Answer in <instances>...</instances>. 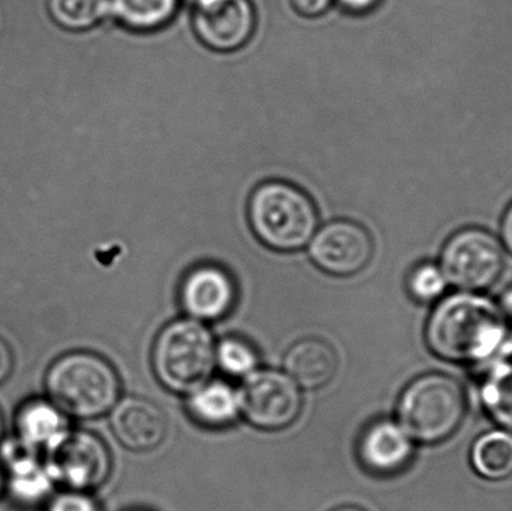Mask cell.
<instances>
[{
	"label": "cell",
	"instance_id": "cell-22",
	"mask_svg": "<svg viewBox=\"0 0 512 511\" xmlns=\"http://www.w3.org/2000/svg\"><path fill=\"white\" fill-rule=\"evenodd\" d=\"M216 363L233 377H248L256 371L258 356L248 342L228 338L216 347Z\"/></svg>",
	"mask_w": 512,
	"mask_h": 511
},
{
	"label": "cell",
	"instance_id": "cell-24",
	"mask_svg": "<svg viewBox=\"0 0 512 511\" xmlns=\"http://www.w3.org/2000/svg\"><path fill=\"white\" fill-rule=\"evenodd\" d=\"M47 511H99L95 501L86 492L66 491L54 497Z\"/></svg>",
	"mask_w": 512,
	"mask_h": 511
},
{
	"label": "cell",
	"instance_id": "cell-30",
	"mask_svg": "<svg viewBox=\"0 0 512 511\" xmlns=\"http://www.w3.org/2000/svg\"><path fill=\"white\" fill-rule=\"evenodd\" d=\"M5 491V474H3L2 467H0V495Z\"/></svg>",
	"mask_w": 512,
	"mask_h": 511
},
{
	"label": "cell",
	"instance_id": "cell-1",
	"mask_svg": "<svg viewBox=\"0 0 512 511\" xmlns=\"http://www.w3.org/2000/svg\"><path fill=\"white\" fill-rule=\"evenodd\" d=\"M426 341L433 354L448 362H486L507 341V323L492 300L463 291L435 306Z\"/></svg>",
	"mask_w": 512,
	"mask_h": 511
},
{
	"label": "cell",
	"instance_id": "cell-16",
	"mask_svg": "<svg viewBox=\"0 0 512 511\" xmlns=\"http://www.w3.org/2000/svg\"><path fill=\"white\" fill-rule=\"evenodd\" d=\"M18 440L30 449H47L68 431L65 414L48 399H33L18 410L15 417Z\"/></svg>",
	"mask_w": 512,
	"mask_h": 511
},
{
	"label": "cell",
	"instance_id": "cell-17",
	"mask_svg": "<svg viewBox=\"0 0 512 511\" xmlns=\"http://www.w3.org/2000/svg\"><path fill=\"white\" fill-rule=\"evenodd\" d=\"M191 416L209 428H224L240 416L239 392L221 381L203 384L188 401Z\"/></svg>",
	"mask_w": 512,
	"mask_h": 511
},
{
	"label": "cell",
	"instance_id": "cell-15",
	"mask_svg": "<svg viewBox=\"0 0 512 511\" xmlns=\"http://www.w3.org/2000/svg\"><path fill=\"white\" fill-rule=\"evenodd\" d=\"M286 375L307 390L327 386L339 368V357L328 342L309 338L289 348L283 360Z\"/></svg>",
	"mask_w": 512,
	"mask_h": 511
},
{
	"label": "cell",
	"instance_id": "cell-18",
	"mask_svg": "<svg viewBox=\"0 0 512 511\" xmlns=\"http://www.w3.org/2000/svg\"><path fill=\"white\" fill-rule=\"evenodd\" d=\"M475 473L490 482H502L512 476V432L495 429L477 438L471 450Z\"/></svg>",
	"mask_w": 512,
	"mask_h": 511
},
{
	"label": "cell",
	"instance_id": "cell-3",
	"mask_svg": "<svg viewBox=\"0 0 512 511\" xmlns=\"http://www.w3.org/2000/svg\"><path fill=\"white\" fill-rule=\"evenodd\" d=\"M249 222L262 245L294 252L318 230V212L306 192L282 180L262 183L249 200Z\"/></svg>",
	"mask_w": 512,
	"mask_h": 511
},
{
	"label": "cell",
	"instance_id": "cell-32",
	"mask_svg": "<svg viewBox=\"0 0 512 511\" xmlns=\"http://www.w3.org/2000/svg\"><path fill=\"white\" fill-rule=\"evenodd\" d=\"M2 434H3V419H2V413H0V440H2Z\"/></svg>",
	"mask_w": 512,
	"mask_h": 511
},
{
	"label": "cell",
	"instance_id": "cell-10",
	"mask_svg": "<svg viewBox=\"0 0 512 511\" xmlns=\"http://www.w3.org/2000/svg\"><path fill=\"white\" fill-rule=\"evenodd\" d=\"M195 33L215 51H236L254 35L256 18L251 0H195Z\"/></svg>",
	"mask_w": 512,
	"mask_h": 511
},
{
	"label": "cell",
	"instance_id": "cell-21",
	"mask_svg": "<svg viewBox=\"0 0 512 511\" xmlns=\"http://www.w3.org/2000/svg\"><path fill=\"white\" fill-rule=\"evenodd\" d=\"M48 12L63 29L81 32L110 12V0H48Z\"/></svg>",
	"mask_w": 512,
	"mask_h": 511
},
{
	"label": "cell",
	"instance_id": "cell-20",
	"mask_svg": "<svg viewBox=\"0 0 512 511\" xmlns=\"http://www.w3.org/2000/svg\"><path fill=\"white\" fill-rule=\"evenodd\" d=\"M484 410L501 428L512 432V362L493 366L481 386Z\"/></svg>",
	"mask_w": 512,
	"mask_h": 511
},
{
	"label": "cell",
	"instance_id": "cell-8",
	"mask_svg": "<svg viewBox=\"0 0 512 511\" xmlns=\"http://www.w3.org/2000/svg\"><path fill=\"white\" fill-rule=\"evenodd\" d=\"M240 413L255 428L279 431L297 420L301 395L297 384L279 371H255L239 392Z\"/></svg>",
	"mask_w": 512,
	"mask_h": 511
},
{
	"label": "cell",
	"instance_id": "cell-23",
	"mask_svg": "<svg viewBox=\"0 0 512 511\" xmlns=\"http://www.w3.org/2000/svg\"><path fill=\"white\" fill-rule=\"evenodd\" d=\"M447 285L448 281L441 266L433 263H423L415 267L408 279L409 293L421 303H432L441 299Z\"/></svg>",
	"mask_w": 512,
	"mask_h": 511
},
{
	"label": "cell",
	"instance_id": "cell-28",
	"mask_svg": "<svg viewBox=\"0 0 512 511\" xmlns=\"http://www.w3.org/2000/svg\"><path fill=\"white\" fill-rule=\"evenodd\" d=\"M502 240H504L505 248L512 254V204L505 212L504 219H502L501 227Z\"/></svg>",
	"mask_w": 512,
	"mask_h": 511
},
{
	"label": "cell",
	"instance_id": "cell-27",
	"mask_svg": "<svg viewBox=\"0 0 512 511\" xmlns=\"http://www.w3.org/2000/svg\"><path fill=\"white\" fill-rule=\"evenodd\" d=\"M337 2L346 11L354 12V14H364V12L372 11L381 0H337Z\"/></svg>",
	"mask_w": 512,
	"mask_h": 511
},
{
	"label": "cell",
	"instance_id": "cell-25",
	"mask_svg": "<svg viewBox=\"0 0 512 511\" xmlns=\"http://www.w3.org/2000/svg\"><path fill=\"white\" fill-rule=\"evenodd\" d=\"M298 14L307 18L321 17L333 5V0H291Z\"/></svg>",
	"mask_w": 512,
	"mask_h": 511
},
{
	"label": "cell",
	"instance_id": "cell-19",
	"mask_svg": "<svg viewBox=\"0 0 512 511\" xmlns=\"http://www.w3.org/2000/svg\"><path fill=\"white\" fill-rule=\"evenodd\" d=\"M179 0H110V12L128 29L152 32L176 14Z\"/></svg>",
	"mask_w": 512,
	"mask_h": 511
},
{
	"label": "cell",
	"instance_id": "cell-4",
	"mask_svg": "<svg viewBox=\"0 0 512 511\" xmlns=\"http://www.w3.org/2000/svg\"><path fill=\"white\" fill-rule=\"evenodd\" d=\"M466 413L468 399L462 384L436 372L409 383L397 405L400 426L412 440L423 444H438L453 437Z\"/></svg>",
	"mask_w": 512,
	"mask_h": 511
},
{
	"label": "cell",
	"instance_id": "cell-7",
	"mask_svg": "<svg viewBox=\"0 0 512 511\" xmlns=\"http://www.w3.org/2000/svg\"><path fill=\"white\" fill-rule=\"evenodd\" d=\"M45 470L69 491L99 488L110 476L111 456L101 438L86 431H68L45 449Z\"/></svg>",
	"mask_w": 512,
	"mask_h": 511
},
{
	"label": "cell",
	"instance_id": "cell-33",
	"mask_svg": "<svg viewBox=\"0 0 512 511\" xmlns=\"http://www.w3.org/2000/svg\"><path fill=\"white\" fill-rule=\"evenodd\" d=\"M510 344H511L510 347H511V350H512V336L510 338Z\"/></svg>",
	"mask_w": 512,
	"mask_h": 511
},
{
	"label": "cell",
	"instance_id": "cell-14",
	"mask_svg": "<svg viewBox=\"0 0 512 511\" xmlns=\"http://www.w3.org/2000/svg\"><path fill=\"white\" fill-rule=\"evenodd\" d=\"M2 452L6 468L5 488L12 498L23 506H35L47 500L54 482L44 464L36 458L35 450L17 438V441L5 444Z\"/></svg>",
	"mask_w": 512,
	"mask_h": 511
},
{
	"label": "cell",
	"instance_id": "cell-12",
	"mask_svg": "<svg viewBox=\"0 0 512 511\" xmlns=\"http://www.w3.org/2000/svg\"><path fill=\"white\" fill-rule=\"evenodd\" d=\"M111 429L132 452L156 449L167 435V419L158 405L143 398H125L111 410Z\"/></svg>",
	"mask_w": 512,
	"mask_h": 511
},
{
	"label": "cell",
	"instance_id": "cell-11",
	"mask_svg": "<svg viewBox=\"0 0 512 511\" xmlns=\"http://www.w3.org/2000/svg\"><path fill=\"white\" fill-rule=\"evenodd\" d=\"M237 299L233 276L216 264L194 267L183 279L180 302L192 320L215 321L230 314Z\"/></svg>",
	"mask_w": 512,
	"mask_h": 511
},
{
	"label": "cell",
	"instance_id": "cell-26",
	"mask_svg": "<svg viewBox=\"0 0 512 511\" xmlns=\"http://www.w3.org/2000/svg\"><path fill=\"white\" fill-rule=\"evenodd\" d=\"M14 366V356H12L9 345L0 338V384L8 380Z\"/></svg>",
	"mask_w": 512,
	"mask_h": 511
},
{
	"label": "cell",
	"instance_id": "cell-5",
	"mask_svg": "<svg viewBox=\"0 0 512 511\" xmlns=\"http://www.w3.org/2000/svg\"><path fill=\"white\" fill-rule=\"evenodd\" d=\"M216 365L212 333L201 321L186 318L162 329L153 347V369L171 392L189 393L207 383Z\"/></svg>",
	"mask_w": 512,
	"mask_h": 511
},
{
	"label": "cell",
	"instance_id": "cell-29",
	"mask_svg": "<svg viewBox=\"0 0 512 511\" xmlns=\"http://www.w3.org/2000/svg\"><path fill=\"white\" fill-rule=\"evenodd\" d=\"M498 306L505 318H512V287L504 291Z\"/></svg>",
	"mask_w": 512,
	"mask_h": 511
},
{
	"label": "cell",
	"instance_id": "cell-2",
	"mask_svg": "<svg viewBox=\"0 0 512 511\" xmlns=\"http://www.w3.org/2000/svg\"><path fill=\"white\" fill-rule=\"evenodd\" d=\"M48 401L65 416L96 419L119 402L116 369L95 353L74 351L54 360L45 374Z\"/></svg>",
	"mask_w": 512,
	"mask_h": 511
},
{
	"label": "cell",
	"instance_id": "cell-6",
	"mask_svg": "<svg viewBox=\"0 0 512 511\" xmlns=\"http://www.w3.org/2000/svg\"><path fill=\"white\" fill-rule=\"evenodd\" d=\"M441 269L448 284L462 291L478 293L498 281L504 270V251L489 231L466 228L445 243Z\"/></svg>",
	"mask_w": 512,
	"mask_h": 511
},
{
	"label": "cell",
	"instance_id": "cell-9",
	"mask_svg": "<svg viewBox=\"0 0 512 511\" xmlns=\"http://www.w3.org/2000/svg\"><path fill=\"white\" fill-rule=\"evenodd\" d=\"M310 258L328 275L352 276L372 260L373 242L366 228L357 222H328L316 230L309 243Z\"/></svg>",
	"mask_w": 512,
	"mask_h": 511
},
{
	"label": "cell",
	"instance_id": "cell-13",
	"mask_svg": "<svg viewBox=\"0 0 512 511\" xmlns=\"http://www.w3.org/2000/svg\"><path fill=\"white\" fill-rule=\"evenodd\" d=\"M414 456V440L393 420H378L364 431L360 458L364 467L381 476L400 473Z\"/></svg>",
	"mask_w": 512,
	"mask_h": 511
},
{
	"label": "cell",
	"instance_id": "cell-31",
	"mask_svg": "<svg viewBox=\"0 0 512 511\" xmlns=\"http://www.w3.org/2000/svg\"><path fill=\"white\" fill-rule=\"evenodd\" d=\"M333 511H364V510H361V509H358V507H340V509H336V510H333Z\"/></svg>",
	"mask_w": 512,
	"mask_h": 511
}]
</instances>
